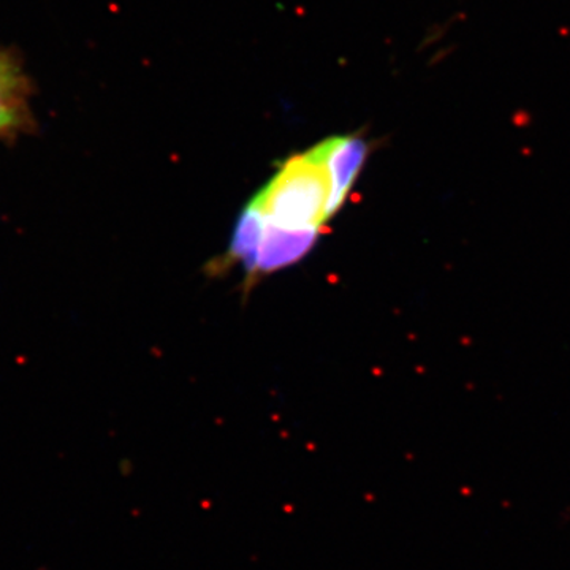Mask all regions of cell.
Listing matches in <instances>:
<instances>
[{
	"instance_id": "1",
	"label": "cell",
	"mask_w": 570,
	"mask_h": 570,
	"mask_svg": "<svg viewBox=\"0 0 570 570\" xmlns=\"http://www.w3.org/2000/svg\"><path fill=\"white\" fill-rule=\"evenodd\" d=\"M332 184L326 171L321 149L296 154L281 164L273 176L250 204L268 223L294 230L322 228L328 223Z\"/></svg>"
},
{
	"instance_id": "3",
	"label": "cell",
	"mask_w": 570,
	"mask_h": 570,
	"mask_svg": "<svg viewBox=\"0 0 570 570\" xmlns=\"http://www.w3.org/2000/svg\"><path fill=\"white\" fill-rule=\"evenodd\" d=\"M317 146L321 149L326 171H328L330 184H332L328 217H333L340 212L341 205L344 204L347 194L354 186L356 176L366 163L370 142L356 135H343V137L326 138Z\"/></svg>"
},
{
	"instance_id": "4",
	"label": "cell",
	"mask_w": 570,
	"mask_h": 570,
	"mask_svg": "<svg viewBox=\"0 0 570 570\" xmlns=\"http://www.w3.org/2000/svg\"><path fill=\"white\" fill-rule=\"evenodd\" d=\"M265 217L253 204L246 206L239 216L228 247L227 261L238 262L245 266L246 273L253 266L255 253L264 235Z\"/></svg>"
},
{
	"instance_id": "2",
	"label": "cell",
	"mask_w": 570,
	"mask_h": 570,
	"mask_svg": "<svg viewBox=\"0 0 570 570\" xmlns=\"http://www.w3.org/2000/svg\"><path fill=\"white\" fill-rule=\"evenodd\" d=\"M318 234L321 228L294 230L265 219L264 235L247 276L250 279H257L258 276L272 275L287 266L298 264L316 246Z\"/></svg>"
}]
</instances>
